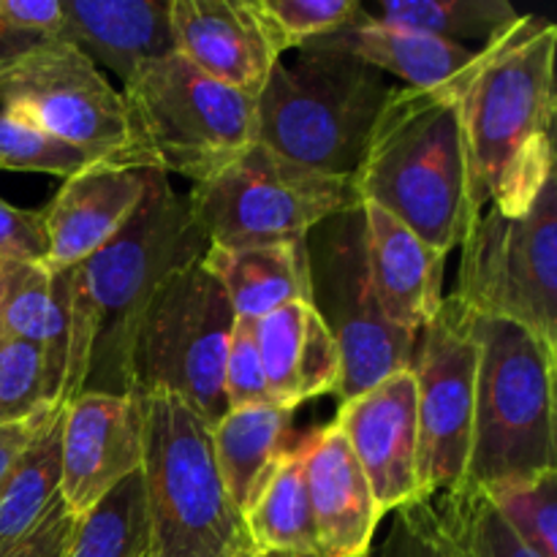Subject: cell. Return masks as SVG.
<instances>
[{"label": "cell", "mask_w": 557, "mask_h": 557, "mask_svg": "<svg viewBox=\"0 0 557 557\" xmlns=\"http://www.w3.org/2000/svg\"><path fill=\"white\" fill-rule=\"evenodd\" d=\"M185 194L150 172L139 207L101 250L69 270V357L60 406L82 392L134 395V351L161 288L205 259Z\"/></svg>", "instance_id": "6da1fadb"}, {"label": "cell", "mask_w": 557, "mask_h": 557, "mask_svg": "<svg viewBox=\"0 0 557 557\" xmlns=\"http://www.w3.org/2000/svg\"><path fill=\"white\" fill-rule=\"evenodd\" d=\"M557 27L525 14L500 41L479 49L455 90L468 152L473 212L517 215L555 174Z\"/></svg>", "instance_id": "7a4b0ae2"}, {"label": "cell", "mask_w": 557, "mask_h": 557, "mask_svg": "<svg viewBox=\"0 0 557 557\" xmlns=\"http://www.w3.org/2000/svg\"><path fill=\"white\" fill-rule=\"evenodd\" d=\"M351 185L359 205L384 210L428 248H460L479 215L455 96L395 85Z\"/></svg>", "instance_id": "3957f363"}, {"label": "cell", "mask_w": 557, "mask_h": 557, "mask_svg": "<svg viewBox=\"0 0 557 557\" xmlns=\"http://www.w3.org/2000/svg\"><path fill=\"white\" fill-rule=\"evenodd\" d=\"M392 90L351 54L297 49L294 60H275L256 96V141L299 169L351 180Z\"/></svg>", "instance_id": "277c9868"}, {"label": "cell", "mask_w": 557, "mask_h": 557, "mask_svg": "<svg viewBox=\"0 0 557 557\" xmlns=\"http://www.w3.org/2000/svg\"><path fill=\"white\" fill-rule=\"evenodd\" d=\"M147 557H253L212 446V428L180 397L136 395Z\"/></svg>", "instance_id": "5b68a950"}, {"label": "cell", "mask_w": 557, "mask_h": 557, "mask_svg": "<svg viewBox=\"0 0 557 557\" xmlns=\"http://www.w3.org/2000/svg\"><path fill=\"white\" fill-rule=\"evenodd\" d=\"M476 341V400L466 484L498 487L557 471V357L520 324L468 310Z\"/></svg>", "instance_id": "8992f818"}, {"label": "cell", "mask_w": 557, "mask_h": 557, "mask_svg": "<svg viewBox=\"0 0 557 557\" xmlns=\"http://www.w3.org/2000/svg\"><path fill=\"white\" fill-rule=\"evenodd\" d=\"M120 92L131 169L201 183L256 141V98L218 85L177 52L147 63Z\"/></svg>", "instance_id": "52a82bcc"}, {"label": "cell", "mask_w": 557, "mask_h": 557, "mask_svg": "<svg viewBox=\"0 0 557 557\" xmlns=\"http://www.w3.org/2000/svg\"><path fill=\"white\" fill-rule=\"evenodd\" d=\"M310 308L341 351V403L411 368L419 337L397 330L384 313L370 275L368 223L362 205L324 218L305 237Z\"/></svg>", "instance_id": "ba28073f"}, {"label": "cell", "mask_w": 557, "mask_h": 557, "mask_svg": "<svg viewBox=\"0 0 557 557\" xmlns=\"http://www.w3.org/2000/svg\"><path fill=\"white\" fill-rule=\"evenodd\" d=\"M451 297L531 332L557 357V180L517 215L487 207L466 237Z\"/></svg>", "instance_id": "9c48e42d"}, {"label": "cell", "mask_w": 557, "mask_h": 557, "mask_svg": "<svg viewBox=\"0 0 557 557\" xmlns=\"http://www.w3.org/2000/svg\"><path fill=\"white\" fill-rule=\"evenodd\" d=\"M196 226L215 248L299 243L324 218L359 205L351 180L283 161L259 141L185 196Z\"/></svg>", "instance_id": "30bf717a"}, {"label": "cell", "mask_w": 557, "mask_h": 557, "mask_svg": "<svg viewBox=\"0 0 557 557\" xmlns=\"http://www.w3.org/2000/svg\"><path fill=\"white\" fill-rule=\"evenodd\" d=\"M234 310L201 261L180 270L145 315L134 351V395H174L207 424L226 408L223 364Z\"/></svg>", "instance_id": "8fae6325"}, {"label": "cell", "mask_w": 557, "mask_h": 557, "mask_svg": "<svg viewBox=\"0 0 557 557\" xmlns=\"http://www.w3.org/2000/svg\"><path fill=\"white\" fill-rule=\"evenodd\" d=\"M0 112L76 147L90 161L128 166L123 92L74 44L38 41L20 54L0 74Z\"/></svg>", "instance_id": "7c38bea8"}, {"label": "cell", "mask_w": 557, "mask_h": 557, "mask_svg": "<svg viewBox=\"0 0 557 557\" xmlns=\"http://www.w3.org/2000/svg\"><path fill=\"white\" fill-rule=\"evenodd\" d=\"M476 341L468 310L444 297L435 319L419 332L411 373L417 384L419 493L422 500L466 484L476 400Z\"/></svg>", "instance_id": "4fadbf2b"}, {"label": "cell", "mask_w": 557, "mask_h": 557, "mask_svg": "<svg viewBox=\"0 0 557 557\" xmlns=\"http://www.w3.org/2000/svg\"><path fill=\"white\" fill-rule=\"evenodd\" d=\"M141 466V411L136 395L82 392L63 406L60 500L79 520Z\"/></svg>", "instance_id": "5bb4252c"}, {"label": "cell", "mask_w": 557, "mask_h": 557, "mask_svg": "<svg viewBox=\"0 0 557 557\" xmlns=\"http://www.w3.org/2000/svg\"><path fill=\"white\" fill-rule=\"evenodd\" d=\"M332 424L351 446L381 515L422 500L417 471V384L411 368L341 403Z\"/></svg>", "instance_id": "9a60e30c"}, {"label": "cell", "mask_w": 557, "mask_h": 557, "mask_svg": "<svg viewBox=\"0 0 557 557\" xmlns=\"http://www.w3.org/2000/svg\"><path fill=\"white\" fill-rule=\"evenodd\" d=\"M174 52L212 82L256 98L281 54L250 0H169Z\"/></svg>", "instance_id": "2e32d148"}, {"label": "cell", "mask_w": 557, "mask_h": 557, "mask_svg": "<svg viewBox=\"0 0 557 557\" xmlns=\"http://www.w3.org/2000/svg\"><path fill=\"white\" fill-rule=\"evenodd\" d=\"M150 172L92 161L63 180L41 207L47 267L74 270L128 223L147 190Z\"/></svg>", "instance_id": "e0dca14e"}, {"label": "cell", "mask_w": 557, "mask_h": 557, "mask_svg": "<svg viewBox=\"0 0 557 557\" xmlns=\"http://www.w3.org/2000/svg\"><path fill=\"white\" fill-rule=\"evenodd\" d=\"M302 451L319 557L370 555L384 515L348 441L324 424L302 441Z\"/></svg>", "instance_id": "ac0fdd59"}, {"label": "cell", "mask_w": 557, "mask_h": 557, "mask_svg": "<svg viewBox=\"0 0 557 557\" xmlns=\"http://www.w3.org/2000/svg\"><path fill=\"white\" fill-rule=\"evenodd\" d=\"M370 275L384 313L397 330L419 337L444 305L446 256L379 207L362 205Z\"/></svg>", "instance_id": "d6986e66"}, {"label": "cell", "mask_w": 557, "mask_h": 557, "mask_svg": "<svg viewBox=\"0 0 557 557\" xmlns=\"http://www.w3.org/2000/svg\"><path fill=\"white\" fill-rule=\"evenodd\" d=\"M65 41L128 85L147 63L174 52L169 0H63Z\"/></svg>", "instance_id": "ffe728a7"}, {"label": "cell", "mask_w": 557, "mask_h": 557, "mask_svg": "<svg viewBox=\"0 0 557 557\" xmlns=\"http://www.w3.org/2000/svg\"><path fill=\"white\" fill-rule=\"evenodd\" d=\"M302 49L351 54V58L373 65L384 76H397L403 87L444 92L455 90L457 82L479 58V49L408 30V27L384 25V22L373 20L368 11L357 25L315 38Z\"/></svg>", "instance_id": "44dd1931"}, {"label": "cell", "mask_w": 557, "mask_h": 557, "mask_svg": "<svg viewBox=\"0 0 557 557\" xmlns=\"http://www.w3.org/2000/svg\"><path fill=\"white\" fill-rule=\"evenodd\" d=\"M221 283L234 319L259 321L261 315L294 302H310V275L305 239L253 248H215L201 259Z\"/></svg>", "instance_id": "7402d4cb"}, {"label": "cell", "mask_w": 557, "mask_h": 557, "mask_svg": "<svg viewBox=\"0 0 557 557\" xmlns=\"http://www.w3.org/2000/svg\"><path fill=\"white\" fill-rule=\"evenodd\" d=\"M0 337L33 343L63 392L69 357V270L0 256Z\"/></svg>", "instance_id": "603a6c76"}, {"label": "cell", "mask_w": 557, "mask_h": 557, "mask_svg": "<svg viewBox=\"0 0 557 557\" xmlns=\"http://www.w3.org/2000/svg\"><path fill=\"white\" fill-rule=\"evenodd\" d=\"M292 417L294 411L288 408L261 403V406L226 411L212 424L218 468L228 498L243 520L288 451L286 441L292 435Z\"/></svg>", "instance_id": "cb8c5ba5"}, {"label": "cell", "mask_w": 557, "mask_h": 557, "mask_svg": "<svg viewBox=\"0 0 557 557\" xmlns=\"http://www.w3.org/2000/svg\"><path fill=\"white\" fill-rule=\"evenodd\" d=\"M250 544L256 555L319 557L313 511L305 484L302 444L288 449L256 504L245 515Z\"/></svg>", "instance_id": "d4e9b609"}, {"label": "cell", "mask_w": 557, "mask_h": 557, "mask_svg": "<svg viewBox=\"0 0 557 557\" xmlns=\"http://www.w3.org/2000/svg\"><path fill=\"white\" fill-rule=\"evenodd\" d=\"M373 20L384 25L428 33L462 47L484 49L515 30L525 14L506 0H375L364 5Z\"/></svg>", "instance_id": "484cf974"}, {"label": "cell", "mask_w": 557, "mask_h": 557, "mask_svg": "<svg viewBox=\"0 0 557 557\" xmlns=\"http://www.w3.org/2000/svg\"><path fill=\"white\" fill-rule=\"evenodd\" d=\"M60 430L63 406L41 424L0 493V553L25 539L60 498Z\"/></svg>", "instance_id": "4316f807"}, {"label": "cell", "mask_w": 557, "mask_h": 557, "mask_svg": "<svg viewBox=\"0 0 557 557\" xmlns=\"http://www.w3.org/2000/svg\"><path fill=\"white\" fill-rule=\"evenodd\" d=\"M145 495L139 473L125 479L101 504L76 520L74 539L65 557H147Z\"/></svg>", "instance_id": "83f0119b"}, {"label": "cell", "mask_w": 557, "mask_h": 557, "mask_svg": "<svg viewBox=\"0 0 557 557\" xmlns=\"http://www.w3.org/2000/svg\"><path fill=\"white\" fill-rule=\"evenodd\" d=\"M441 525L466 557H542L504 522L482 487L462 484L430 500Z\"/></svg>", "instance_id": "f1b7e54d"}, {"label": "cell", "mask_w": 557, "mask_h": 557, "mask_svg": "<svg viewBox=\"0 0 557 557\" xmlns=\"http://www.w3.org/2000/svg\"><path fill=\"white\" fill-rule=\"evenodd\" d=\"M308 319L310 302H294L253 321L270 400L288 411H297L299 406V375H302L305 348H308Z\"/></svg>", "instance_id": "f546056e"}, {"label": "cell", "mask_w": 557, "mask_h": 557, "mask_svg": "<svg viewBox=\"0 0 557 557\" xmlns=\"http://www.w3.org/2000/svg\"><path fill=\"white\" fill-rule=\"evenodd\" d=\"M250 5L281 58L288 49H302L315 38L364 20L357 0H250Z\"/></svg>", "instance_id": "4dcf8cb0"}, {"label": "cell", "mask_w": 557, "mask_h": 557, "mask_svg": "<svg viewBox=\"0 0 557 557\" xmlns=\"http://www.w3.org/2000/svg\"><path fill=\"white\" fill-rule=\"evenodd\" d=\"M60 406V389L38 346L0 337V428Z\"/></svg>", "instance_id": "1f68e13d"}, {"label": "cell", "mask_w": 557, "mask_h": 557, "mask_svg": "<svg viewBox=\"0 0 557 557\" xmlns=\"http://www.w3.org/2000/svg\"><path fill=\"white\" fill-rule=\"evenodd\" d=\"M506 525L542 557H557V471L484 490Z\"/></svg>", "instance_id": "d6a6232c"}, {"label": "cell", "mask_w": 557, "mask_h": 557, "mask_svg": "<svg viewBox=\"0 0 557 557\" xmlns=\"http://www.w3.org/2000/svg\"><path fill=\"white\" fill-rule=\"evenodd\" d=\"M92 163L76 147L63 145L54 136L0 112V169L11 172L52 174V177H71L79 169Z\"/></svg>", "instance_id": "836d02e7"}, {"label": "cell", "mask_w": 557, "mask_h": 557, "mask_svg": "<svg viewBox=\"0 0 557 557\" xmlns=\"http://www.w3.org/2000/svg\"><path fill=\"white\" fill-rule=\"evenodd\" d=\"M370 557H466L441 525L430 500H413L389 511L384 539Z\"/></svg>", "instance_id": "e575fe53"}, {"label": "cell", "mask_w": 557, "mask_h": 557, "mask_svg": "<svg viewBox=\"0 0 557 557\" xmlns=\"http://www.w3.org/2000/svg\"><path fill=\"white\" fill-rule=\"evenodd\" d=\"M223 397H226L228 411L272 403L264 368H261L259 346H256L253 321L234 319V330L226 348V364H223Z\"/></svg>", "instance_id": "d590c367"}, {"label": "cell", "mask_w": 557, "mask_h": 557, "mask_svg": "<svg viewBox=\"0 0 557 557\" xmlns=\"http://www.w3.org/2000/svg\"><path fill=\"white\" fill-rule=\"evenodd\" d=\"M0 256L47 264V228L41 210H25L0 199Z\"/></svg>", "instance_id": "8d00e7d4"}, {"label": "cell", "mask_w": 557, "mask_h": 557, "mask_svg": "<svg viewBox=\"0 0 557 557\" xmlns=\"http://www.w3.org/2000/svg\"><path fill=\"white\" fill-rule=\"evenodd\" d=\"M0 20L36 41H65L63 0H0Z\"/></svg>", "instance_id": "74e56055"}, {"label": "cell", "mask_w": 557, "mask_h": 557, "mask_svg": "<svg viewBox=\"0 0 557 557\" xmlns=\"http://www.w3.org/2000/svg\"><path fill=\"white\" fill-rule=\"evenodd\" d=\"M76 531V517L65 509L63 500H54L44 520L25 539L9 547L0 557H65Z\"/></svg>", "instance_id": "f35d334b"}, {"label": "cell", "mask_w": 557, "mask_h": 557, "mask_svg": "<svg viewBox=\"0 0 557 557\" xmlns=\"http://www.w3.org/2000/svg\"><path fill=\"white\" fill-rule=\"evenodd\" d=\"M54 408L58 406L47 408V411H38L36 417H30V419H22V422L0 428V493H3V487H5V482H9L14 466L20 462L22 451H25L27 444L36 438V433L41 430V424L52 417Z\"/></svg>", "instance_id": "ab89813d"}, {"label": "cell", "mask_w": 557, "mask_h": 557, "mask_svg": "<svg viewBox=\"0 0 557 557\" xmlns=\"http://www.w3.org/2000/svg\"><path fill=\"white\" fill-rule=\"evenodd\" d=\"M36 38L20 36V33H14L3 20H0V74H3L20 54H25L27 49L36 47Z\"/></svg>", "instance_id": "60d3db41"}, {"label": "cell", "mask_w": 557, "mask_h": 557, "mask_svg": "<svg viewBox=\"0 0 557 557\" xmlns=\"http://www.w3.org/2000/svg\"><path fill=\"white\" fill-rule=\"evenodd\" d=\"M253 557H277V555H253ZM364 557H370V555H364Z\"/></svg>", "instance_id": "b9f144b4"}]
</instances>
